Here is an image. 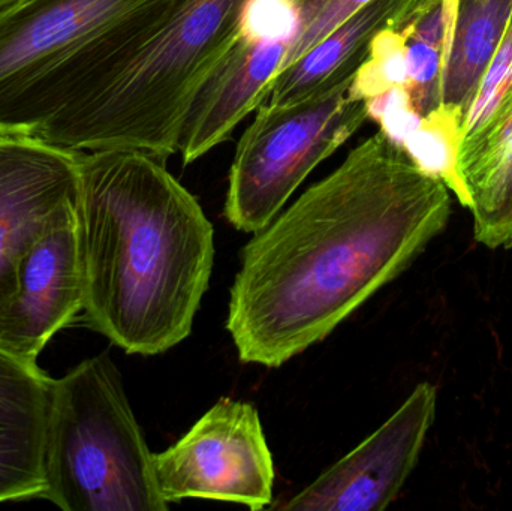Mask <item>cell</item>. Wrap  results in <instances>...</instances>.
<instances>
[{
    "instance_id": "cell-3",
    "label": "cell",
    "mask_w": 512,
    "mask_h": 511,
    "mask_svg": "<svg viewBox=\"0 0 512 511\" xmlns=\"http://www.w3.org/2000/svg\"><path fill=\"white\" fill-rule=\"evenodd\" d=\"M245 0H177L143 47L89 99L35 137L71 150L179 153L189 104L239 38Z\"/></svg>"
},
{
    "instance_id": "cell-13",
    "label": "cell",
    "mask_w": 512,
    "mask_h": 511,
    "mask_svg": "<svg viewBox=\"0 0 512 511\" xmlns=\"http://www.w3.org/2000/svg\"><path fill=\"white\" fill-rule=\"evenodd\" d=\"M430 0H370L271 83L268 105H288L352 80L381 30H403Z\"/></svg>"
},
{
    "instance_id": "cell-21",
    "label": "cell",
    "mask_w": 512,
    "mask_h": 511,
    "mask_svg": "<svg viewBox=\"0 0 512 511\" xmlns=\"http://www.w3.org/2000/svg\"><path fill=\"white\" fill-rule=\"evenodd\" d=\"M364 107L367 120L379 123L382 134L399 149L421 120L420 114L412 107L406 87H393L382 95L367 99Z\"/></svg>"
},
{
    "instance_id": "cell-22",
    "label": "cell",
    "mask_w": 512,
    "mask_h": 511,
    "mask_svg": "<svg viewBox=\"0 0 512 511\" xmlns=\"http://www.w3.org/2000/svg\"><path fill=\"white\" fill-rule=\"evenodd\" d=\"M18 2V0H0V8H5V6L11 5V3Z\"/></svg>"
},
{
    "instance_id": "cell-2",
    "label": "cell",
    "mask_w": 512,
    "mask_h": 511,
    "mask_svg": "<svg viewBox=\"0 0 512 511\" xmlns=\"http://www.w3.org/2000/svg\"><path fill=\"white\" fill-rule=\"evenodd\" d=\"M84 312L128 354L158 356L191 335L215 263L197 198L140 150H78Z\"/></svg>"
},
{
    "instance_id": "cell-1",
    "label": "cell",
    "mask_w": 512,
    "mask_h": 511,
    "mask_svg": "<svg viewBox=\"0 0 512 511\" xmlns=\"http://www.w3.org/2000/svg\"><path fill=\"white\" fill-rule=\"evenodd\" d=\"M450 189L381 131L243 249L227 329L242 362L279 368L402 275L451 212Z\"/></svg>"
},
{
    "instance_id": "cell-11",
    "label": "cell",
    "mask_w": 512,
    "mask_h": 511,
    "mask_svg": "<svg viewBox=\"0 0 512 511\" xmlns=\"http://www.w3.org/2000/svg\"><path fill=\"white\" fill-rule=\"evenodd\" d=\"M288 47V41L237 38L189 104L179 140L183 165L230 140L240 122L267 102Z\"/></svg>"
},
{
    "instance_id": "cell-20",
    "label": "cell",
    "mask_w": 512,
    "mask_h": 511,
    "mask_svg": "<svg viewBox=\"0 0 512 511\" xmlns=\"http://www.w3.org/2000/svg\"><path fill=\"white\" fill-rule=\"evenodd\" d=\"M300 20V0H245L239 17V36L246 41H288Z\"/></svg>"
},
{
    "instance_id": "cell-18",
    "label": "cell",
    "mask_w": 512,
    "mask_h": 511,
    "mask_svg": "<svg viewBox=\"0 0 512 511\" xmlns=\"http://www.w3.org/2000/svg\"><path fill=\"white\" fill-rule=\"evenodd\" d=\"M370 0H300L298 29L279 72L297 63Z\"/></svg>"
},
{
    "instance_id": "cell-12",
    "label": "cell",
    "mask_w": 512,
    "mask_h": 511,
    "mask_svg": "<svg viewBox=\"0 0 512 511\" xmlns=\"http://www.w3.org/2000/svg\"><path fill=\"white\" fill-rule=\"evenodd\" d=\"M53 378L0 348V503L41 498Z\"/></svg>"
},
{
    "instance_id": "cell-10",
    "label": "cell",
    "mask_w": 512,
    "mask_h": 511,
    "mask_svg": "<svg viewBox=\"0 0 512 511\" xmlns=\"http://www.w3.org/2000/svg\"><path fill=\"white\" fill-rule=\"evenodd\" d=\"M78 195L75 152L30 135H0V309L27 249Z\"/></svg>"
},
{
    "instance_id": "cell-8",
    "label": "cell",
    "mask_w": 512,
    "mask_h": 511,
    "mask_svg": "<svg viewBox=\"0 0 512 511\" xmlns=\"http://www.w3.org/2000/svg\"><path fill=\"white\" fill-rule=\"evenodd\" d=\"M436 387L420 383L402 407L351 453L285 503V511H382L405 486L435 422Z\"/></svg>"
},
{
    "instance_id": "cell-6",
    "label": "cell",
    "mask_w": 512,
    "mask_h": 511,
    "mask_svg": "<svg viewBox=\"0 0 512 511\" xmlns=\"http://www.w3.org/2000/svg\"><path fill=\"white\" fill-rule=\"evenodd\" d=\"M351 81L288 105L262 104L237 144L225 218L236 230L267 227L301 183L367 122Z\"/></svg>"
},
{
    "instance_id": "cell-16",
    "label": "cell",
    "mask_w": 512,
    "mask_h": 511,
    "mask_svg": "<svg viewBox=\"0 0 512 511\" xmlns=\"http://www.w3.org/2000/svg\"><path fill=\"white\" fill-rule=\"evenodd\" d=\"M463 122V108L442 104L432 113L421 117L417 128L406 137L402 150L421 171L442 180L456 194L460 204L466 207L465 191L457 173Z\"/></svg>"
},
{
    "instance_id": "cell-14",
    "label": "cell",
    "mask_w": 512,
    "mask_h": 511,
    "mask_svg": "<svg viewBox=\"0 0 512 511\" xmlns=\"http://www.w3.org/2000/svg\"><path fill=\"white\" fill-rule=\"evenodd\" d=\"M457 173L475 240L490 249L511 246L512 77L486 119L463 135Z\"/></svg>"
},
{
    "instance_id": "cell-5",
    "label": "cell",
    "mask_w": 512,
    "mask_h": 511,
    "mask_svg": "<svg viewBox=\"0 0 512 511\" xmlns=\"http://www.w3.org/2000/svg\"><path fill=\"white\" fill-rule=\"evenodd\" d=\"M44 500L63 511H167L153 453L108 354L54 380L44 438Z\"/></svg>"
},
{
    "instance_id": "cell-9",
    "label": "cell",
    "mask_w": 512,
    "mask_h": 511,
    "mask_svg": "<svg viewBox=\"0 0 512 511\" xmlns=\"http://www.w3.org/2000/svg\"><path fill=\"white\" fill-rule=\"evenodd\" d=\"M84 300L77 198L60 210L18 263L14 290L0 309V348L36 362L50 339L84 311Z\"/></svg>"
},
{
    "instance_id": "cell-4",
    "label": "cell",
    "mask_w": 512,
    "mask_h": 511,
    "mask_svg": "<svg viewBox=\"0 0 512 511\" xmlns=\"http://www.w3.org/2000/svg\"><path fill=\"white\" fill-rule=\"evenodd\" d=\"M159 0H18L0 8V135H33L122 65Z\"/></svg>"
},
{
    "instance_id": "cell-7",
    "label": "cell",
    "mask_w": 512,
    "mask_h": 511,
    "mask_svg": "<svg viewBox=\"0 0 512 511\" xmlns=\"http://www.w3.org/2000/svg\"><path fill=\"white\" fill-rule=\"evenodd\" d=\"M156 482L170 503L209 500L267 509L274 464L258 410L222 398L170 449L153 453Z\"/></svg>"
},
{
    "instance_id": "cell-17",
    "label": "cell",
    "mask_w": 512,
    "mask_h": 511,
    "mask_svg": "<svg viewBox=\"0 0 512 511\" xmlns=\"http://www.w3.org/2000/svg\"><path fill=\"white\" fill-rule=\"evenodd\" d=\"M408 26L403 30H381L370 44L369 54L352 78L348 98L367 101L393 87H406Z\"/></svg>"
},
{
    "instance_id": "cell-19",
    "label": "cell",
    "mask_w": 512,
    "mask_h": 511,
    "mask_svg": "<svg viewBox=\"0 0 512 511\" xmlns=\"http://www.w3.org/2000/svg\"><path fill=\"white\" fill-rule=\"evenodd\" d=\"M445 57H447L445 48L433 47L427 42L408 36L406 90L411 98L412 107L421 117L427 116L444 104L442 87H444Z\"/></svg>"
},
{
    "instance_id": "cell-15",
    "label": "cell",
    "mask_w": 512,
    "mask_h": 511,
    "mask_svg": "<svg viewBox=\"0 0 512 511\" xmlns=\"http://www.w3.org/2000/svg\"><path fill=\"white\" fill-rule=\"evenodd\" d=\"M512 0H459L445 57L444 104L468 111L498 50L510 18Z\"/></svg>"
}]
</instances>
